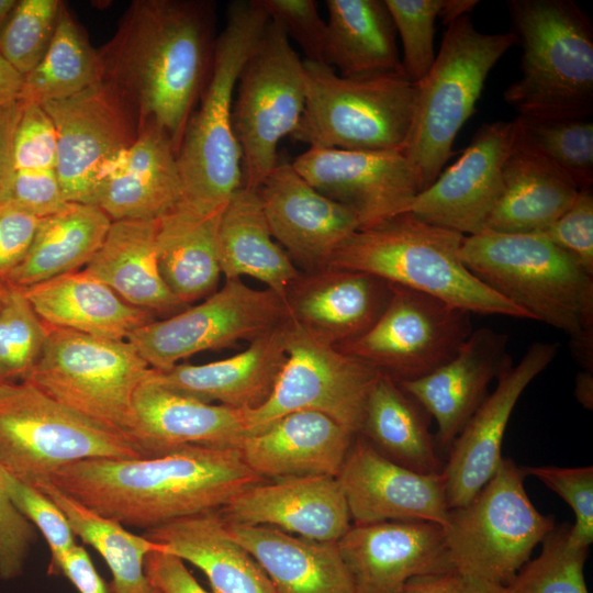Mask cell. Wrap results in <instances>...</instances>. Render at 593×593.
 I'll list each match as a JSON object with an SVG mask.
<instances>
[{
    "label": "cell",
    "instance_id": "32",
    "mask_svg": "<svg viewBox=\"0 0 593 593\" xmlns=\"http://www.w3.org/2000/svg\"><path fill=\"white\" fill-rule=\"evenodd\" d=\"M143 535L200 569L212 593H276L256 559L231 537L219 511L182 517Z\"/></svg>",
    "mask_w": 593,
    "mask_h": 593
},
{
    "label": "cell",
    "instance_id": "62",
    "mask_svg": "<svg viewBox=\"0 0 593 593\" xmlns=\"http://www.w3.org/2000/svg\"><path fill=\"white\" fill-rule=\"evenodd\" d=\"M15 0H0V27L2 26L4 20L15 5Z\"/></svg>",
    "mask_w": 593,
    "mask_h": 593
},
{
    "label": "cell",
    "instance_id": "59",
    "mask_svg": "<svg viewBox=\"0 0 593 593\" xmlns=\"http://www.w3.org/2000/svg\"><path fill=\"white\" fill-rule=\"evenodd\" d=\"M23 83L24 76L0 54V104L20 99Z\"/></svg>",
    "mask_w": 593,
    "mask_h": 593
},
{
    "label": "cell",
    "instance_id": "35",
    "mask_svg": "<svg viewBox=\"0 0 593 593\" xmlns=\"http://www.w3.org/2000/svg\"><path fill=\"white\" fill-rule=\"evenodd\" d=\"M216 250L221 273L226 279L253 277L287 304L299 273L272 237L256 190L239 188L224 206L217 226Z\"/></svg>",
    "mask_w": 593,
    "mask_h": 593
},
{
    "label": "cell",
    "instance_id": "13",
    "mask_svg": "<svg viewBox=\"0 0 593 593\" xmlns=\"http://www.w3.org/2000/svg\"><path fill=\"white\" fill-rule=\"evenodd\" d=\"M233 126L243 187L256 190L278 165L279 142L292 135L305 105L303 60L279 24L268 21L236 83Z\"/></svg>",
    "mask_w": 593,
    "mask_h": 593
},
{
    "label": "cell",
    "instance_id": "18",
    "mask_svg": "<svg viewBox=\"0 0 593 593\" xmlns=\"http://www.w3.org/2000/svg\"><path fill=\"white\" fill-rule=\"evenodd\" d=\"M514 122L482 125L460 157L412 200L406 212L465 236L480 233L497 200Z\"/></svg>",
    "mask_w": 593,
    "mask_h": 593
},
{
    "label": "cell",
    "instance_id": "50",
    "mask_svg": "<svg viewBox=\"0 0 593 593\" xmlns=\"http://www.w3.org/2000/svg\"><path fill=\"white\" fill-rule=\"evenodd\" d=\"M56 159L57 134L52 119L41 104L23 101L13 138L15 171L55 170Z\"/></svg>",
    "mask_w": 593,
    "mask_h": 593
},
{
    "label": "cell",
    "instance_id": "16",
    "mask_svg": "<svg viewBox=\"0 0 593 593\" xmlns=\"http://www.w3.org/2000/svg\"><path fill=\"white\" fill-rule=\"evenodd\" d=\"M41 105L56 130L55 172L65 199L94 205L102 168L137 136L133 108L114 85L103 79L74 96Z\"/></svg>",
    "mask_w": 593,
    "mask_h": 593
},
{
    "label": "cell",
    "instance_id": "43",
    "mask_svg": "<svg viewBox=\"0 0 593 593\" xmlns=\"http://www.w3.org/2000/svg\"><path fill=\"white\" fill-rule=\"evenodd\" d=\"M569 528L563 524L548 533L540 553L518 570L506 593H589L583 573L589 548L571 546Z\"/></svg>",
    "mask_w": 593,
    "mask_h": 593
},
{
    "label": "cell",
    "instance_id": "3",
    "mask_svg": "<svg viewBox=\"0 0 593 593\" xmlns=\"http://www.w3.org/2000/svg\"><path fill=\"white\" fill-rule=\"evenodd\" d=\"M465 266L495 293L569 336L582 370L593 371V276L538 233L465 236Z\"/></svg>",
    "mask_w": 593,
    "mask_h": 593
},
{
    "label": "cell",
    "instance_id": "12",
    "mask_svg": "<svg viewBox=\"0 0 593 593\" xmlns=\"http://www.w3.org/2000/svg\"><path fill=\"white\" fill-rule=\"evenodd\" d=\"M283 339L286 361L269 398L244 411L246 436L296 411L323 413L354 436L359 434L379 370L291 318L283 324Z\"/></svg>",
    "mask_w": 593,
    "mask_h": 593
},
{
    "label": "cell",
    "instance_id": "44",
    "mask_svg": "<svg viewBox=\"0 0 593 593\" xmlns=\"http://www.w3.org/2000/svg\"><path fill=\"white\" fill-rule=\"evenodd\" d=\"M48 326L20 288L8 286L0 301V381L25 380L41 356Z\"/></svg>",
    "mask_w": 593,
    "mask_h": 593
},
{
    "label": "cell",
    "instance_id": "20",
    "mask_svg": "<svg viewBox=\"0 0 593 593\" xmlns=\"http://www.w3.org/2000/svg\"><path fill=\"white\" fill-rule=\"evenodd\" d=\"M355 525L424 521L444 527L449 508L444 471L422 474L381 455L359 437L336 477Z\"/></svg>",
    "mask_w": 593,
    "mask_h": 593
},
{
    "label": "cell",
    "instance_id": "11",
    "mask_svg": "<svg viewBox=\"0 0 593 593\" xmlns=\"http://www.w3.org/2000/svg\"><path fill=\"white\" fill-rule=\"evenodd\" d=\"M526 474L511 458L463 506L449 510L444 528L455 570L506 586L555 527L530 502Z\"/></svg>",
    "mask_w": 593,
    "mask_h": 593
},
{
    "label": "cell",
    "instance_id": "14",
    "mask_svg": "<svg viewBox=\"0 0 593 593\" xmlns=\"http://www.w3.org/2000/svg\"><path fill=\"white\" fill-rule=\"evenodd\" d=\"M472 331L468 311L391 283V298L374 324L337 347L400 383L423 378L446 363Z\"/></svg>",
    "mask_w": 593,
    "mask_h": 593
},
{
    "label": "cell",
    "instance_id": "1",
    "mask_svg": "<svg viewBox=\"0 0 593 593\" xmlns=\"http://www.w3.org/2000/svg\"><path fill=\"white\" fill-rule=\"evenodd\" d=\"M214 7L199 0L134 1L114 36L98 51L102 79L125 97L138 127L158 126L177 153L211 74Z\"/></svg>",
    "mask_w": 593,
    "mask_h": 593
},
{
    "label": "cell",
    "instance_id": "6",
    "mask_svg": "<svg viewBox=\"0 0 593 593\" xmlns=\"http://www.w3.org/2000/svg\"><path fill=\"white\" fill-rule=\"evenodd\" d=\"M513 32L523 47L522 76L504 91L518 116H591L593 26L571 0H511Z\"/></svg>",
    "mask_w": 593,
    "mask_h": 593
},
{
    "label": "cell",
    "instance_id": "21",
    "mask_svg": "<svg viewBox=\"0 0 593 593\" xmlns=\"http://www.w3.org/2000/svg\"><path fill=\"white\" fill-rule=\"evenodd\" d=\"M337 545L355 593H403L415 577L454 570L444 528L430 522L354 525Z\"/></svg>",
    "mask_w": 593,
    "mask_h": 593
},
{
    "label": "cell",
    "instance_id": "39",
    "mask_svg": "<svg viewBox=\"0 0 593 593\" xmlns=\"http://www.w3.org/2000/svg\"><path fill=\"white\" fill-rule=\"evenodd\" d=\"M430 416L398 382L380 373L365 409L363 435L381 455L422 474L444 471Z\"/></svg>",
    "mask_w": 593,
    "mask_h": 593
},
{
    "label": "cell",
    "instance_id": "5",
    "mask_svg": "<svg viewBox=\"0 0 593 593\" xmlns=\"http://www.w3.org/2000/svg\"><path fill=\"white\" fill-rule=\"evenodd\" d=\"M463 237L403 212L351 234L337 247L327 267L369 273L471 314L530 320L465 266L460 258Z\"/></svg>",
    "mask_w": 593,
    "mask_h": 593
},
{
    "label": "cell",
    "instance_id": "27",
    "mask_svg": "<svg viewBox=\"0 0 593 593\" xmlns=\"http://www.w3.org/2000/svg\"><path fill=\"white\" fill-rule=\"evenodd\" d=\"M353 436L323 413L296 411L246 436L238 449L248 468L264 480L337 477Z\"/></svg>",
    "mask_w": 593,
    "mask_h": 593
},
{
    "label": "cell",
    "instance_id": "38",
    "mask_svg": "<svg viewBox=\"0 0 593 593\" xmlns=\"http://www.w3.org/2000/svg\"><path fill=\"white\" fill-rule=\"evenodd\" d=\"M111 223L100 208L71 202L42 217L26 256L4 283L25 289L79 270L98 251Z\"/></svg>",
    "mask_w": 593,
    "mask_h": 593
},
{
    "label": "cell",
    "instance_id": "33",
    "mask_svg": "<svg viewBox=\"0 0 593 593\" xmlns=\"http://www.w3.org/2000/svg\"><path fill=\"white\" fill-rule=\"evenodd\" d=\"M157 231L158 220L112 221L102 245L82 270L127 303L154 315H172L188 305L172 294L160 275Z\"/></svg>",
    "mask_w": 593,
    "mask_h": 593
},
{
    "label": "cell",
    "instance_id": "15",
    "mask_svg": "<svg viewBox=\"0 0 593 593\" xmlns=\"http://www.w3.org/2000/svg\"><path fill=\"white\" fill-rule=\"evenodd\" d=\"M287 320L288 305L275 292L233 278L202 303L148 322L126 339L152 368L166 371L197 353L251 342Z\"/></svg>",
    "mask_w": 593,
    "mask_h": 593
},
{
    "label": "cell",
    "instance_id": "51",
    "mask_svg": "<svg viewBox=\"0 0 593 593\" xmlns=\"http://www.w3.org/2000/svg\"><path fill=\"white\" fill-rule=\"evenodd\" d=\"M538 234L593 276V192L581 189L569 209Z\"/></svg>",
    "mask_w": 593,
    "mask_h": 593
},
{
    "label": "cell",
    "instance_id": "26",
    "mask_svg": "<svg viewBox=\"0 0 593 593\" xmlns=\"http://www.w3.org/2000/svg\"><path fill=\"white\" fill-rule=\"evenodd\" d=\"M134 415L132 438L147 457L186 446L238 448L246 436L244 411L171 391L152 378L135 393Z\"/></svg>",
    "mask_w": 593,
    "mask_h": 593
},
{
    "label": "cell",
    "instance_id": "41",
    "mask_svg": "<svg viewBox=\"0 0 593 593\" xmlns=\"http://www.w3.org/2000/svg\"><path fill=\"white\" fill-rule=\"evenodd\" d=\"M100 80L102 68L98 51L64 3L48 49L24 76L20 99L43 104L74 96Z\"/></svg>",
    "mask_w": 593,
    "mask_h": 593
},
{
    "label": "cell",
    "instance_id": "24",
    "mask_svg": "<svg viewBox=\"0 0 593 593\" xmlns=\"http://www.w3.org/2000/svg\"><path fill=\"white\" fill-rule=\"evenodd\" d=\"M183 201L177 149L168 134L147 123L135 141L101 170L94 205L112 221L159 220Z\"/></svg>",
    "mask_w": 593,
    "mask_h": 593
},
{
    "label": "cell",
    "instance_id": "49",
    "mask_svg": "<svg viewBox=\"0 0 593 593\" xmlns=\"http://www.w3.org/2000/svg\"><path fill=\"white\" fill-rule=\"evenodd\" d=\"M268 19L281 26L289 40L304 52L305 59L325 64L327 25L314 0H258Z\"/></svg>",
    "mask_w": 593,
    "mask_h": 593
},
{
    "label": "cell",
    "instance_id": "54",
    "mask_svg": "<svg viewBox=\"0 0 593 593\" xmlns=\"http://www.w3.org/2000/svg\"><path fill=\"white\" fill-rule=\"evenodd\" d=\"M40 222L41 217L11 201L0 204V280L3 282L26 256Z\"/></svg>",
    "mask_w": 593,
    "mask_h": 593
},
{
    "label": "cell",
    "instance_id": "9",
    "mask_svg": "<svg viewBox=\"0 0 593 593\" xmlns=\"http://www.w3.org/2000/svg\"><path fill=\"white\" fill-rule=\"evenodd\" d=\"M147 457L131 437L101 426L26 380L0 381V467L34 488L88 459Z\"/></svg>",
    "mask_w": 593,
    "mask_h": 593
},
{
    "label": "cell",
    "instance_id": "48",
    "mask_svg": "<svg viewBox=\"0 0 593 593\" xmlns=\"http://www.w3.org/2000/svg\"><path fill=\"white\" fill-rule=\"evenodd\" d=\"M527 475L541 481L573 510L575 522L570 526L568 542L589 548L593 541V467L522 466Z\"/></svg>",
    "mask_w": 593,
    "mask_h": 593
},
{
    "label": "cell",
    "instance_id": "40",
    "mask_svg": "<svg viewBox=\"0 0 593 593\" xmlns=\"http://www.w3.org/2000/svg\"><path fill=\"white\" fill-rule=\"evenodd\" d=\"M36 489L44 492L65 514L76 537L92 546L112 573V593H159L145 574L146 556L161 546L128 532L116 521L80 504L51 481Z\"/></svg>",
    "mask_w": 593,
    "mask_h": 593
},
{
    "label": "cell",
    "instance_id": "19",
    "mask_svg": "<svg viewBox=\"0 0 593 593\" xmlns=\"http://www.w3.org/2000/svg\"><path fill=\"white\" fill-rule=\"evenodd\" d=\"M557 343L532 344L516 366L499 376L491 394L454 440L444 467L448 508L466 505L497 470L513 409L528 384L556 358Z\"/></svg>",
    "mask_w": 593,
    "mask_h": 593
},
{
    "label": "cell",
    "instance_id": "30",
    "mask_svg": "<svg viewBox=\"0 0 593 593\" xmlns=\"http://www.w3.org/2000/svg\"><path fill=\"white\" fill-rule=\"evenodd\" d=\"M579 190L564 172L524 141L515 126L502 169L501 191L483 231L539 233L569 209Z\"/></svg>",
    "mask_w": 593,
    "mask_h": 593
},
{
    "label": "cell",
    "instance_id": "60",
    "mask_svg": "<svg viewBox=\"0 0 593 593\" xmlns=\"http://www.w3.org/2000/svg\"><path fill=\"white\" fill-rule=\"evenodd\" d=\"M479 3L477 0H444L439 18L445 24L469 14Z\"/></svg>",
    "mask_w": 593,
    "mask_h": 593
},
{
    "label": "cell",
    "instance_id": "28",
    "mask_svg": "<svg viewBox=\"0 0 593 593\" xmlns=\"http://www.w3.org/2000/svg\"><path fill=\"white\" fill-rule=\"evenodd\" d=\"M283 324L259 335L230 358L176 365L166 371L154 369L150 378L166 389L206 403L217 401L242 411L256 409L269 398L286 361Z\"/></svg>",
    "mask_w": 593,
    "mask_h": 593
},
{
    "label": "cell",
    "instance_id": "22",
    "mask_svg": "<svg viewBox=\"0 0 593 593\" xmlns=\"http://www.w3.org/2000/svg\"><path fill=\"white\" fill-rule=\"evenodd\" d=\"M256 191L272 237L302 265L326 268L360 230L351 210L315 190L291 163L279 161Z\"/></svg>",
    "mask_w": 593,
    "mask_h": 593
},
{
    "label": "cell",
    "instance_id": "56",
    "mask_svg": "<svg viewBox=\"0 0 593 593\" xmlns=\"http://www.w3.org/2000/svg\"><path fill=\"white\" fill-rule=\"evenodd\" d=\"M403 593H506V586L480 580L457 570L415 577Z\"/></svg>",
    "mask_w": 593,
    "mask_h": 593
},
{
    "label": "cell",
    "instance_id": "7",
    "mask_svg": "<svg viewBox=\"0 0 593 593\" xmlns=\"http://www.w3.org/2000/svg\"><path fill=\"white\" fill-rule=\"evenodd\" d=\"M516 43L513 31H478L469 14L448 24L432 68L416 83L414 116L402 152L418 192L443 171L459 131L475 111L489 72Z\"/></svg>",
    "mask_w": 593,
    "mask_h": 593
},
{
    "label": "cell",
    "instance_id": "45",
    "mask_svg": "<svg viewBox=\"0 0 593 593\" xmlns=\"http://www.w3.org/2000/svg\"><path fill=\"white\" fill-rule=\"evenodd\" d=\"M64 2L20 0L0 27V54L22 76L44 57Z\"/></svg>",
    "mask_w": 593,
    "mask_h": 593
},
{
    "label": "cell",
    "instance_id": "34",
    "mask_svg": "<svg viewBox=\"0 0 593 593\" xmlns=\"http://www.w3.org/2000/svg\"><path fill=\"white\" fill-rule=\"evenodd\" d=\"M48 326L122 340L155 315L134 306L83 270L68 272L22 289Z\"/></svg>",
    "mask_w": 593,
    "mask_h": 593
},
{
    "label": "cell",
    "instance_id": "61",
    "mask_svg": "<svg viewBox=\"0 0 593 593\" xmlns=\"http://www.w3.org/2000/svg\"><path fill=\"white\" fill-rule=\"evenodd\" d=\"M574 395L583 407L593 409V371L582 370L577 374Z\"/></svg>",
    "mask_w": 593,
    "mask_h": 593
},
{
    "label": "cell",
    "instance_id": "25",
    "mask_svg": "<svg viewBox=\"0 0 593 593\" xmlns=\"http://www.w3.org/2000/svg\"><path fill=\"white\" fill-rule=\"evenodd\" d=\"M219 512L228 523L270 526L335 542L350 528L351 519L343 490L331 475L261 481L238 493Z\"/></svg>",
    "mask_w": 593,
    "mask_h": 593
},
{
    "label": "cell",
    "instance_id": "42",
    "mask_svg": "<svg viewBox=\"0 0 593 593\" xmlns=\"http://www.w3.org/2000/svg\"><path fill=\"white\" fill-rule=\"evenodd\" d=\"M516 130L540 155L581 189L593 184V122L591 116L530 119L516 116Z\"/></svg>",
    "mask_w": 593,
    "mask_h": 593
},
{
    "label": "cell",
    "instance_id": "57",
    "mask_svg": "<svg viewBox=\"0 0 593 593\" xmlns=\"http://www.w3.org/2000/svg\"><path fill=\"white\" fill-rule=\"evenodd\" d=\"M56 574H64L79 593H112L81 545L76 544L61 555Z\"/></svg>",
    "mask_w": 593,
    "mask_h": 593
},
{
    "label": "cell",
    "instance_id": "47",
    "mask_svg": "<svg viewBox=\"0 0 593 593\" xmlns=\"http://www.w3.org/2000/svg\"><path fill=\"white\" fill-rule=\"evenodd\" d=\"M0 478L12 504L45 538L51 551L48 573L56 574L61 555L77 544L65 514L44 492L20 481L1 467Z\"/></svg>",
    "mask_w": 593,
    "mask_h": 593
},
{
    "label": "cell",
    "instance_id": "8",
    "mask_svg": "<svg viewBox=\"0 0 593 593\" xmlns=\"http://www.w3.org/2000/svg\"><path fill=\"white\" fill-rule=\"evenodd\" d=\"M305 105L292 133L309 147L403 152L416 83L403 74L344 77L324 63L303 60Z\"/></svg>",
    "mask_w": 593,
    "mask_h": 593
},
{
    "label": "cell",
    "instance_id": "52",
    "mask_svg": "<svg viewBox=\"0 0 593 593\" xmlns=\"http://www.w3.org/2000/svg\"><path fill=\"white\" fill-rule=\"evenodd\" d=\"M36 539L33 525L10 501L0 478V579L14 580L24 566Z\"/></svg>",
    "mask_w": 593,
    "mask_h": 593
},
{
    "label": "cell",
    "instance_id": "2",
    "mask_svg": "<svg viewBox=\"0 0 593 593\" xmlns=\"http://www.w3.org/2000/svg\"><path fill=\"white\" fill-rule=\"evenodd\" d=\"M264 481L238 448L186 446L135 459H88L59 469L51 482L89 510L145 530L219 511Z\"/></svg>",
    "mask_w": 593,
    "mask_h": 593
},
{
    "label": "cell",
    "instance_id": "4",
    "mask_svg": "<svg viewBox=\"0 0 593 593\" xmlns=\"http://www.w3.org/2000/svg\"><path fill=\"white\" fill-rule=\"evenodd\" d=\"M268 21L258 0H235L227 7L209 80L177 153L181 203L197 211L222 210L243 187L242 154L233 126L234 96L239 72Z\"/></svg>",
    "mask_w": 593,
    "mask_h": 593
},
{
    "label": "cell",
    "instance_id": "31",
    "mask_svg": "<svg viewBox=\"0 0 593 593\" xmlns=\"http://www.w3.org/2000/svg\"><path fill=\"white\" fill-rule=\"evenodd\" d=\"M226 527L231 537L256 559L276 593H355L337 542L295 536L270 526L226 522Z\"/></svg>",
    "mask_w": 593,
    "mask_h": 593
},
{
    "label": "cell",
    "instance_id": "58",
    "mask_svg": "<svg viewBox=\"0 0 593 593\" xmlns=\"http://www.w3.org/2000/svg\"><path fill=\"white\" fill-rule=\"evenodd\" d=\"M22 109L21 99L0 104V204L8 200L15 174L13 138Z\"/></svg>",
    "mask_w": 593,
    "mask_h": 593
},
{
    "label": "cell",
    "instance_id": "23",
    "mask_svg": "<svg viewBox=\"0 0 593 593\" xmlns=\"http://www.w3.org/2000/svg\"><path fill=\"white\" fill-rule=\"evenodd\" d=\"M508 336L489 327L473 329L458 353L427 376L400 382L437 424V448L454 440L488 396V388L512 363Z\"/></svg>",
    "mask_w": 593,
    "mask_h": 593
},
{
    "label": "cell",
    "instance_id": "37",
    "mask_svg": "<svg viewBox=\"0 0 593 593\" xmlns=\"http://www.w3.org/2000/svg\"><path fill=\"white\" fill-rule=\"evenodd\" d=\"M223 209L205 213L180 203L158 220L159 271L186 305L210 293L219 281L216 234Z\"/></svg>",
    "mask_w": 593,
    "mask_h": 593
},
{
    "label": "cell",
    "instance_id": "36",
    "mask_svg": "<svg viewBox=\"0 0 593 593\" xmlns=\"http://www.w3.org/2000/svg\"><path fill=\"white\" fill-rule=\"evenodd\" d=\"M325 5V64L344 77L403 74L396 31L384 0H326Z\"/></svg>",
    "mask_w": 593,
    "mask_h": 593
},
{
    "label": "cell",
    "instance_id": "29",
    "mask_svg": "<svg viewBox=\"0 0 593 593\" xmlns=\"http://www.w3.org/2000/svg\"><path fill=\"white\" fill-rule=\"evenodd\" d=\"M391 298V283L361 271L331 268L289 292V318L338 346L366 333Z\"/></svg>",
    "mask_w": 593,
    "mask_h": 593
},
{
    "label": "cell",
    "instance_id": "55",
    "mask_svg": "<svg viewBox=\"0 0 593 593\" xmlns=\"http://www.w3.org/2000/svg\"><path fill=\"white\" fill-rule=\"evenodd\" d=\"M145 574L159 593H209L184 562L174 555L155 550L145 559Z\"/></svg>",
    "mask_w": 593,
    "mask_h": 593
},
{
    "label": "cell",
    "instance_id": "17",
    "mask_svg": "<svg viewBox=\"0 0 593 593\" xmlns=\"http://www.w3.org/2000/svg\"><path fill=\"white\" fill-rule=\"evenodd\" d=\"M291 164L315 190L351 210L360 230L406 212L418 193L415 174L402 152L312 146Z\"/></svg>",
    "mask_w": 593,
    "mask_h": 593
},
{
    "label": "cell",
    "instance_id": "46",
    "mask_svg": "<svg viewBox=\"0 0 593 593\" xmlns=\"http://www.w3.org/2000/svg\"><path fill=\"white\" fill-rule=\"evenodd\" d=\"M384 2L402 42L403 74L410 81L417 83L427 75L436 58L435 21L439 18L444 0H384Z\"/></svg>",
    "mask_w": 593,
    "mask_h": 593
},
{
    "label": "cell",
    "instance_id": "10",
    "mask_svg": "<svg viewBox=\"0 0 593 593\" xmlns=\"http://www.w3.org/2000/svg\"><path fill=\"white\" fill-rule=\"evenodd\" d=\"M153 372L127 339L48 326L25 380L81 416L132 438L134 396Z\"/></svg>",
    "mask_w": 593,
    "mask_h": 593
},
{
    "label": "cell",
    "instance_id": "53",
    "mask_svg": "<svg viewBox=\"0 0 593 593\" xmlns=\"http://www.w3.org/2000/svg\"><path fill=\"white\" fill-rule=\"evenodd\" d=\"M7 201L41 219L70 203L65 199L54 169L15 171Z\"/></svg>",
    "mask_w": 593,
    "mask_h": 593
},
{
    "label": "cell",
    "instance_id": "63",
    "mask_svg": "<svg viewBox=\"0 0 593 593\" xmlns=\"http://www.w3.org/2000/svg\"><path fill=\"white\" fill-rule=\"evenodd\" d=\"M5 288H7V284L2 280H0V301H1L2 296H3Z\"/></svg>",
    "mask_w": 593,
    "mask_h": 593
}]
</instances>
